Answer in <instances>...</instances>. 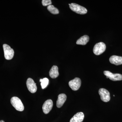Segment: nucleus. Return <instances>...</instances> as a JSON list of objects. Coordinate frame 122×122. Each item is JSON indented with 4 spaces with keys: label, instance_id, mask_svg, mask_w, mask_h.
Here are the masks:
<instances>
[{
    "label": "nucleus",
    "instance_id": "obj_15",
    "mask_svg": "<svg viewBox=\"0 0 122 122\" xmlns=\"http://www.w3.org/2000/svg\"><path fill=\"white\" fill-rule=\"evenodd\" d=\"M48 11L52 14H57L59 13V11L57 8H55L53 5H50L47 7Z\"/></svg>",
    "mask_w": 122,
    "mask_h": 122
},
{
    "label": "nucleus",
    "instance_id": "obj_2",
    "mask_svg": "<svg viewBox=\"0 0 122 122\" xmlns=\"http://www.w3.org/2000/svg\"><path fill=\"white\" fill-rule=\"evenodd\" d=\"M70 8L72 11L76 13L80 14H85L87 13V10L84 7L75 3L69 4Z\"/></svg>",
    "mask_w": 122,
    "mask_h": 122
},
{
    "label": "nucleus",
    "instance_id": "obj_17",
    "mask_svg": "<svg viewBox=\"0 0 122 122\" xmlns=\"http://www.w3.org/2000/svg\"><path fill=\"white\" fill-rule=\"evenodd\" d=\"M42 4L43 6H48L51 5L52 2L51 0H42Z\"/></svg>",
    "mask_w": 122,
    "mask_h": 122
},
{
    "label": "nucleus",
    "instance_id": "obj_16",
    "mask_svg": "<svg viewBox=\"0 0 122 122\" xmlns=\"http://www.w3.org/2000/svg\"><path fill=\"white\" fill-rule=\"evenodd\" d=\"M40 81L41 82L42 88L43 89L47 87L49 84V80L48 78H45L42 79H40Z\"/></svg>",
    "mask_w": 122,
    "mask_h": 122
},
{
    "label": "nucleus",
    "instance_id": "obj_4",
    "mask_svg": "<svg viewBox=\"0 0 122 122\" xmlns=\"http://www.w3.org/2000/svg\"><path fill=\"white\" fill-rule=\"evenodd\" d=\"M106 48V46L105 43L103 42H99L94 46L93 51L96 55H100L105 52Z\"/></svg>",
    "mask_w": 122,
    "mask_h": 122
},
{
    "label": "nucleus",
    "instance_id": "obj_18",
    "mask_svg": "<svg viewBox=\"0 0 122 122\" xmlns=\"http://www.w3.org/2000/svg\"><path fill=\"white\" fill-rule=\"evenodd\" d=\"M0 122H5L4 121H3V120H1L0 121Z\"/></svg>",
    "mask_w": 122,
    "mask_h": 122
},
{
    "label": "nucleus",
    "instance_id": "obj_3",
    "mask_svg": "<svg viewBox=\"0 0 122 122\" xmlns=\"http://www.w3.org/2000/svg\"><path fill=\"white\" fill-rule=\"evenodd\" d=\"M5 58L7 60H11L14 56V52L13 49L7 44H4L3 45Z\"/></svg>",
    "mask_w": 122,
    "mask_h": 122
},
{
    "label": "nucleus",
    "instance_id": "obj_9",
    "mask_svg": "<svg viewBox=\"0 0 122 122\" xmlns=\"http://www.w3.org/2000/svg\"><path fill=\"white\" fill-rule=\"evenodd\" d=\"M53 102L51 99H48L46 101L42 106V110L44 113L48 114L52 108Z\"/></svg>",
    "mask_w": 122,
    "mask_h": 122
},
{
    "label": "nucleus",
    "instance_id": "obj_7",
    "mask_svg": "<svg viewBox=\"0 0 122 122\" xmlns=\"http://www.w3.org/2000/svg\"><path fill=\"white\" fill-rule=\"evenodd\" d=\"M104 75L108 77V78L113 81H120L122 80V75L120 74H113L107 71L103 72Z\"/></svg>",
    "mask_w": 122,
    "mask_h": 122
},
{
    "label": "nucleus",
    "instance_id": "obj_8",
    "mask_svg": "<svg viewBox=\"0 0 122 122\" xmlns=\"http://www.w3.org/2000/svg\"><path fill=\"white\" fill-rule=\"evenodd\" d=\"M26 84L27 88L30 93H34L36 92L37 87L36 83H35L32 79L30 78H28L26 81Z\"/></svg>",
    "mask_w": 122,
    "mask_h": 122
},
{
    "label": "nucleus",
    "instance_id": "obj_10",
    "mask_svg": "<svg viewBox=\"0 0 122 122\" xmlns=\"http://www.w3.org/2000/svg\"><path fill=\"white\" fill-rule=\"evenodd\" d=\"M84 117L85 116L83 113L78 112L73 116L70 120V122H82Z\"/></svg>",
    "mask_w": 122,
    "mask_h": 122
},
{
    "label": "nucleus",
    "instance_id": "obj_13",
    "mask_svg": "<svg viewBox=\"0 0 122 122\" xmlns=\"http://www.w3.org/2000/svg\"><path fill=\"white\" fill-rule=\"evenodd\" d=\"M59 75L58 67L56 66H53L49 71V75L52 78L57 77Z\"/></svg>",
    "mask_w": 122,
    "mask_h": 122
},
{
    "label": "nucleus",
    "instance_id": "obj_12",
    "mask_svg": "<svg viewBox=\"0 0 122 122\" xmlns=\"http://www.w3.org/2000/svg\"><path fill=\"white\" fill-rule=\"evenodd\" d=\"M66 99V95L65 94H60L56 102V106L58 108H61L65 102Z\"/></svg>",
    "mask_w": 122,
    "mask_h": 122
},
{
    "label": "nucleus",
    "instance_id": "obj_11",
    "mask_svg": "<svg viewBox=\"0 0 122 122\" xmlns=\"http://www.w3.org/2000/svg\"><path fill=\"white\" fill-rule=\"evenodd\" d=\"M110 62L116 65H119L122 64V57L113 55L109 59Z\"/></svg>",
    "mask_w": 122,
    "mask_h": 122
},
{
    "label": "nucleus",
    "instance_id": "obj_14",
    "mask_svg": "<svg viewBox=\"0 0 122 122\" xmlns=\"http://www.w3.org/2000/svg\"><path fill=\"white\" fill-rule=\"evenodd\" d=\"M89 41V37L87 35H85L78 39L76 41V44L79 45H85Z\"/></svg>",
    "mask_w": 122,
    "mask_h": 122
},
{
    "label": "nucleus",
    "instance_id": "obj_5",
    "mask_svg": "<svg viewBox=\"0 0 122 122\" xmlns=\"http://www.w3.org/2000/svg\"><path fill=\"white\" fill-rule=\"evenodd\" d=\"M99 94L101 100L105 102H107L110 100V92L106 89L101 88L99 90Z\"/></svg>",
    "mask_w": 122,
    "mask_h": 122
},
{
    "label": "nucleus",
    "instance_id": "obj_6",
    "mask_svg": "<svg viewBox=\"0 0 122 122\" xmlns=\"http://www.w3.org/2000/svg\"><path fill=\"white\" fill-rule=\"evenodd\" d=\"M69 85L73 90L74 91L78 90L81 86V79L79 78H75L69 82Z\"/></svg>",
    "mask_w": 122,
    "mask_h": 122
},
{
    "label": "nucleus",
    "instance_id": "obj_1",
    "mask_svg": "<svg viewBox=\"0 0 122 122\" xmlns=\"http://www.w3.org/2000/svg\"><path fill=\"white\" fill-rule=\"evenodd\" d=\"M11 102L13 106L16 110L19 111H24V107L21 100L19 98L13 97L11 98Z\"/></svg>",
    "mask_w": 122,
    "mask_h": 122
}]
</instances>
